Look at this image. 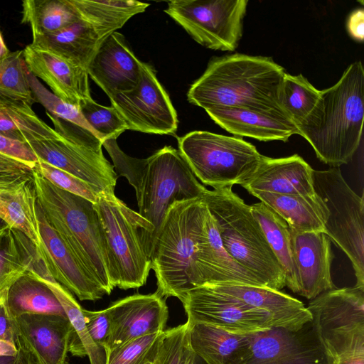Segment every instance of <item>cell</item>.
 I'll use <instances>...</instances> for the list:
<instances>
[{
  "label": "cell",
  "mask_w": 364,
  "mask_h": 364,
  "mask_svg": "<svg viewBox=\"0 0 364 364\" xmlns=\"http://www.w3.org/2000/svg\"><path fill=\"white\" fill-rule=\"evenodd\" d=\"M102 146L111 157L118 176L125 177L134 187L138 213L154 228L151 256L170 206L175 202L201 198L207 188L196 178L179 150L171 146H165L146 159L128 156L115 139L104 141Z\"/></svg>",
  "instance_id": "cell-2"
},
{
  "label": "cell",
  "mask_w": 364,
  "mask_h": 364,
  "mask_svg": "<svg viewBox=\"0 0 364 364\" xmlns=\"http://www.w3.org/2000/svg\"><path fill=\"white\" fill-rule=\"evenodd\" d=\"M187 321L164 330L156 364H192L195 353L190 348Z\"/></svg>",
  "instance_id": "cell-40"
},
{
  "label": "cell",
  "mask_w": 364,
  "mask_h": 364,
  "mask_svg": "<svg viewBox=\"0 0 364 364\" xmlns=\"http://www.w3.org/2000/svg\"><path fill=\"white\" fill-rule=\"evenodd\" d=\"M220 127L235 136L268 141H287L298 134L296 126L283 113L237 107L205 110Z\"/></svg>",
  "instance_id": "cell-25"
},
{
  "label": "cell",
  "mask_w": 364,
  "mask_h": 364,
  "mask_svg": "<svg viewBox=\"0 0 364 364\" xmlns=\"http://www.w3.org/2000/svg\"><path fill=\"white\" fill-rule=\"evenodd\" d=\"M0 136L26 144L36 139H52L58 133L41 119L31 106L0 97Z\"/></svg>",
  "instance_id": "cell-34"
},
{
  "label": "cell",
  "mask_w": 364,
  "mask_h": 364,
  "mask_svg": "<svg viewBox=\"0 0 364 364\" xmlns=\"http://www.w3.org/2000/svg\"><path fill=\"white\" fill-rule=\"evenodd\" d=\"M164 331L151 345L139 364H156L161 350Z\"/></svg>",
  "instance_id": "cell-47"
},
{
  "label": "cell",
  "mask_w": 364,
  "mask_h": 364,
  "mask_svg": "<svg viewBox=\"0 0 364 364\" xmlns=\"http://www.w3.org/2000/svg\"><path fill=\"white\" fill-rule=\"evenodd\" d=\"M247 0H173L164 12L197 43L212 49L233 51L242 35Z\"/></svg>",
  "instance_id": "cell-11"
},
{
  "label": "cell",
  "mask_w": 364,
  "mask_h": 364,
  "mask_svg": "<svg viewBox=\"0 0 364 364\" xmlns=\"http://www.w3.org/2000/svg\"><path fill=\"white\" fill-rule=\"evenodd\" d=\"M28 78L35 102L41 104L47 110V113L68 123L89 130L97 136L78 107L66 102L55 95L30 71Z\"/></svg>",
  "instance_id": "cell-38"
},
{
  "label": "cell",
  "mask_w": 364,
  "mask_h": 364,
  "mask_svg": "<svg viewBox=\"0 0 364 364\" xmlns=\"http://www.w3.org/2000/svg\"><path fill=\"white\" fill-rule=\"evenodd\" d=\"M23 50L29 71L44 81L55 95L77 107L92 98L87 70L31 44Z\"/></svg>",
  "instance_id": "cell-23"
},
{
  "label": "cell",
  "mask_w": 364,
  "mask_h": 364,
  "mask_svg": "<svg viewBox=\"0 0 364 364\" xmlns=\"http://www.w3.org/2000/svg\"><path fill=\"white\" fill-rule=\"evenodd\" d=\"M80 19L53 34L33 37L46 50L85 70L102 42L149 4L132 0H71Z\"/></svg>",
  "instance_id": "cell-8"
},
{
  "label": "cell",
  "mask_w": 364,
  "mask_h": 364,
  "mask_svg": "<svg viewBox=\"0 0 364 364\" xmlns=\"http://www.w3.org/2000/svg\"><path fill=\"white\" fill-rule=\"evenodd\" d=\"M261 226L269 247L284 273L285 286L299 293V282L291 245L290 229L286 221L262 202L250 205Z\"/></svg>",
  "instance_id": "cell-31"
},
{
  "label": "cell",
  "mask_w": 364,
  "mask_h": 364,
  "mask_svg": "<svg viewBox=\"0 0 364 364\" xmlns=\"http://www.w3.org/2000/svg\"><path fill=\"white\" fill-rule=\"evenodd\" d=\"M346 28L349 36L355 41L362 43L364 39V9L358 8L348 16Z\"/></svg>",
  "instance_id": "cell-46"
},
{
  "label": "cell",
  "mask_w": 364,
  "mask_h": 364,
  "mask_svg": "<svg viewBox=\"0 0 364 364\" xmlns=\"http://www.w3.org/2000/svg\"><path fill=\"white\" fill-rule=\"evenodd\" d=\"M6 290L0 294V340L16 345L14 319L11 318L6 305Z\"/></svg>",
  "instance_id": "cell-45"
},
{
  "label": "cell",
  "mask_w": 364,
  "mask_h": 364,
  "mask_svg": "<svg viewBox=\"0 0 364 364\" xmlns=\"http://www.w3.org/2000/svg\"><path fill=\"white\" fill-rule=\"evenodd\" d=\"M5 228V229H2V230H0V239L1 238V237L4 235V234L5 233V232L6 231V230L9 228Z\"/></svg>",
  "instance_id": "cell-53"
},
{
  "label": "cell",
  "mask_w": 364,
  "mask_h": 364,
  "mask_svg": "<svg viewBox=\"0 0 364 364\" xmlns=\"http://www.w3.org/2000/svg\"><path fill=\"white\" fill-rule=\"evenodd\" d=\"M290 234L298 275V294L312 300L336 289L331 273L334 255L330 238L324 232H298L290 229Z\"/></svg>",
  "instance_id": "cell-22"
},
{
  "label": "cell",
  "mask_w": 364,
  "mask_h": 364,
  "mask_svg": "<svg viewBox=\"0 0 364 364\" xmlns=\"http://www.w3.org/2000/svg\"><path fill=\"white\" fill-rule=\"evenodd\" d=\"M33 179L0 186V218L23 232L38 247L41 245Z\"/></svg>",
  "instance_id": "cell-29"
},
{
  "label": "cell",
  "mask_w": 364,
  "mask_h": 364,
  "mask_svg": "<svg viewBox=\"0 0 364 364\" xmlns=\"http://www.w3.org/2000/svg\"><path fill=\"white\" fill-rule=\"evenodd\" d=\"M38 172L56 187L95 203L99 194L87 183L78 178L38 160L36 166Z\"/></svg>",
  "instance_id": "cell-41"
},
{
  "label": "cell",
  "mask_w": 364,
  "mask_h": 364,
  "mask_svg": "<svg viewBox=\"0 0 364 364\" xmlns=\"http://www.w3.org/2000/svg\"><path fill=\"white\" fill-rule=\"evenodd\" d=\"M206 205L202 197L178 201L168 208L151 256L157 291L179 300L195 288V256Z\"/></svg>",
  "instance_id": "cell-7"
},
{
  "label": "cell",
  "mask_w": 364,
  "mask_h": 364,
  "mask_svg": "<svg viewBox=\"0 0 364 364\" xmlns=\"http://www.w3.org/2000/svg\"><path fill=\"white\" fill-rule=\"evenodd\" d=\"M306 308L331 355L343 352L364 337V287L325 291Z\"/></svg>",
  "instance_id": "cell-12"
},
{
  "label": "cell",
  "mask_w": 364,
  "mask_h": 364,
  "mask_svg": "<svg viewBox=\"0 0 364 364\" xmlns=\"http://www.w3.org/2000/svg\"><path fill=\"white\" fill-rule=\"evenodd\" d=\"M315 193L324 202L328 215L325 234L351 262L356 286L364 287V200L343 178L339 167L314 170Z\"/></svg>",
  "instance_id": "cell-10"
},
{
  "label": "cell",
  "mask_w": 364,
  "mask_h": 364,
  "mask_svg": "<svg viewBox=\"0 0 364 364\" xmlns=\"http://www.w3.org/2000/svg\"><path fill=\"white\" fill-rule=\"evenodd\" d=\"M38 277L53 292L71 324L69 353L74 356H87L90 364H106L107 351L105 348L97 346L90 337L82 314V308L71 292L53 277Z\"/></svg>",
  "instance_id": "cell-32"
},
{
  "label": "cell",
  "mask_w": 364,
  "mask_h": 364,
  "mask_svg": "<svg viewBox=\"0 0 364 364\" xmlns=\"http://www.w3.org/2000/svg\"><path fill=\"white\" fill-rule=\"evenodd\" d=\"M217 283L263 287L253 274L227 252L216 220L206 206L196 245L195 287Z\"/></svg>",
  "instance_id": "cell-20"
},
{
  "label": "cell",
  "mask_w": 364,
  "mask_h": 364,
  "mask_svg": "<svg viewBox=\"0 0 364 364\" xmlns=\"http://www.w3.org/2000/svg\"><path fill=\"white\" fill-rule=\"evenodd\" d=\"M113 288L136 289L146 282L151 269L153 226L114 193H104L94 203Z\"/></svg>",
  "instance_id": "cell-5"
},
{
  "label": "cell",
  "mask_w": 364,
  "mask_h": 364,
  "mask_svg": "<svg viewBox=\"0 0 364 364\" xmlns=\"http://www.w3.org/2000/svg\"><path fill=\"white\" fill-rule=\"evenodd\" d=\"M41 245L38 254L53 278L81 301H96L105 295L102 287L82 266L36 203Z\"/></svg>",
  "instance_id": "cell-17"
},
{
  "label": "cell",
  "mask_w": 364,
  "mask_h": 364,
  "mask_svg": "<svg viewBox=\"0 0 364 364\" xmlns=\"http://www.w3.org/2000/svg\"><path fill=\"white\" fill-rule=\"evenodd\" d=\"M284 73L269 57L234 53L213 58L190 87L187 99L205 110L237 107L284 114L278 102Z\"/></svg>",
  "instance_id": "cell-1"
},
{
  "label": "cell",
  "mask_w": 364,
  "mask_h": 364,
  "mask_svg": "<svg viewBox=\"0 0 364 364\" xmlns=\"http://www.w3.org/2000/svg\"><path fill=\"white\" fill-rule=\"evenodd\" d=\"M202 198L216 220L222 243L230 256L263 287L277 291L284 287V271L250 205L231 187L207 189Z\"/></svg>",
  "instance_id": "cell-6"
},
{
  "label": "cell",
  "mask_w": 364,
  "mask_h": 364,
  "mask_svg": "<svg viewBox=\"0 0 364 364\" xmlns=\"http://www.w3.org/2000/svg\"><path fill=\"white\" fill-rule=\"evenodd\" d=\"M10 53L11 51L7 48L0 31V62L6 58Z\"/></svg>",
  "instance_id": "cell-50"
},
{
  "label": "cell",
  "mask_w": 364,
  "mask_h": 364,
  "mask_svg": "<svg viewBox=\"0 0 364 364\" xmlns=\"http://www.w3.org/2000/svg\"><path fill=\"white\" fill-rule=\"evenodd\" d=\"M23 50L11 52L0 62V97L23 102L31 106L35 103L30 87Z\"/></svg>",
  "instance_id": "cell-37"
},
{
  "label": "cell",
  "mask_w": 364,
  "mask_h": 364,
  "mask_svg": "<svg viewBox=\"0 0 364 364\" xmlns=\"http://www.w3.org/2000/svg\"><path fill=\"white\" fill-rule=\"evenodd\" d=\"M6 305L11 318L24 314H48L67 316L51 289L28 272L6 290Z\"/></svg>",
  "instance_id": "cell-30"
},
{
  "label": "cell",
  "mask_w": 364,
  "mask_h": 364,
  "mask_svg": "<svg viewBox=\"0 0 364 364\" xmlns=\"http://www.w3.org/2000/svg\"><path fill=\"white\" fill-rule=\"evenodd\" d=\"M252 335L244 364H333L312 318L298 328L272 326Z\"/></svg>",
  "instance_id": "cell-14"
},
{
  "label": "cell",
  "mask_w": 364,
  "mask_h": 364,
  "mask_svg": "<svg viewBox=\"0 0 364 364\" xmlns=\"http://www.w3.org/2000/svg\"><path fill=\"white\" fill-rule=\"evenodd\" d=\"M187 323L190 348L206 364H244L250 356L252 332L234 333L210 324Z\"/></svg>",
  "instance_id": "cell-27"
},
{
  "label": "cell",
  "mask_w": 364,
  "mask_h": 364,
  "mask_svg": "<svg viewBox=\"0 0 364 364\" xmlns=\"http://www.w3.org/2000/svg\"><path fill=\"white\" fill-rule=\"evenodd\" d=\"M314 169L298 154L284 158L265 156L253 173L240 186L250 193L269 192L284 195H314Z\"/></svg>",
  "instance_id": "cell-24"
},
{
  "label": "cell",
  "mask_w": 364,
  "mask_h": 364,
  "mask_svg": "<svg viewBox=\"0 0 364 364\" xmlns=\"http://www.w3.org/2000/svg\"><path fill=\"white\" fill-rule=\"evenodd\" d=\"M180 301L189 323L210 324L234 333H248L277 326L267 312L223 294L209 284L190 289Z\"/></svg>",
  "instance_id": "cell-15"
},
{
  "label": "cell",
  "mask_w": 364,
  "mask_h": 364,
  "mask_svg": "<svg viewBox=\"0 0 364 364\" xmlns=\"http://www.w3.org/2000/svg\"><path fill=\"white\" fill-rule=\"evenodd\" d=\"M177 140L178 150L196 178L213 189L240 185L263 156L242 138L208 131H193Z\"/></svg>",
  "instance_id": "cell-9"
},
{
  "label": "cell",
  "mask_w": 364,
  "mask_h": 364,
  "mask_svg": "<svg viewBox=\"0 0 364 364\" xmlns=\"http://www.w3.org/2000/svg\"><path fill=\"white\" fill-rule=\"evenodd\" d=\"M109 100L128 129L175 135L177 113L149 64L142 62L139 82L134 90L116 94Z\"/></svg>",
  "instance_id": "cell-13"
},
{
  "label": "cell",
  "mask_w": 364,
  "mask_h": 364,
  "mask_svg": "<svg viewBox=\"0 0 364 364\" xmlns=\"http://www.w3.org/2000/svg\"><path fill=\"white\" fill-rule=\"evenodd\" d=\"M141 64L124 36L115 31L100 45L87 68L88 75L110 98L134 90L139 82Z\"/></svg>",
  "instance_id": "cell-21"
},
{
  "label": "cell",
  "mask_w": 364,
  "mask_h": 364,
  "mask_svg": "<svg viewBox=\"0 0 364 364\" xmlns=\"http://www.w3.org/2000/svg\"><path fill=\"white\" fill-rule=\"evenodd\" d=\"M364 119V70L351 63L320 99L307 119L297 127L317 158L331 167L349 163L357 151Z\"/></svg>",
  "instance_id": "cell-3"
},
{
  "label": "cell",
  "mask_w": 364,
  "mask_h": 364,
  "mask_svg": "<svg viewBox=\"0 0 364 364\" xmlns=\"http://www.w3.org/2000/svg\"><path fill=\"white\" fill-rule=\"evenodd\" d=\"M14 355H0V364H33L29 355L21 348Z\"/></svg>",
  "instance_id": "cell-48"
},
{
  "label": "cell",
  "mask_w": 364,
  "mask_h": 364,
  "mask_svg": "<svg viewBox=\"0 0 364 364\" xmlns=\"http://www.w3.org/2000/svg\"><path fill=\"white\" fill-rule=\"evenodd\" d=\"M107 309L111 321L107 353L134 339L163 332L168 317L165 298L157 291L127 296Z\"/></svg>",
  "instance_id": "cell-18"
},
{
  "label": "cell",
  "mask_w": 364,
  "mask_h": 364,
  "mask_svg": "<svg viewBox=\"0 0 364 364\" xmlns=\"http://www.w3.org/2000/svg\"><path fill=\"white\" fill-rule=\"evenodd\" d=\"M250 194L282 217L291 230L325 233L328 211L316 193L303 196L253 192Z\"/></svg>",
  "instance_id": "cell-28"
},
{
  "label": "cell",
  "mask_w": 364,
  "mask_h": 364,
  "mask_svg": "<svg viewBox=\"0 0 364 364\" xmlns=\"http://www.w3.org/2000/svg\"><path fill=\"white\" fill-rule=\"evenodd\" d=\"M192 364H206L205 361L195 354Z\"/></svg>",
  "instance_id": "cell-51"
},
{
  "label": "cell",
  "mask_w": 364,
  "mask_h": 364,
  "mask_svg": "<svg viewBox=\"0 0 364 364\" xmlns=\"http://www.w3.org/2000/svg\"><path fill=\"white\" fill-rule=\"evenodd\" d=\"M321 90L301 74L284 73L278 95V102L285 115L298 127L315 109Z\"/></svg>",
  "instance_id": "cell-36"
},
{
  "label": "cell",
  "mask_w": 364,
  "mask_h": 364,
  "mask_svg": "<svg viewBox=\"0 0 364 364\" xmlns=\"http://www.w3.org/2000/svg\"><path fill=\"white\" fill-rule=\"evenodd\" d=\"M14 319L16 346L33 364H68L71 324L67 316L24 314Z\"/></svg>",
  "instance_id": "cell-19"
},
{
  "label": "cell",
  "mask_w": 364,
  "mask_h": 364,
  "mask_svg": "<svg viewBox=\"0 0 364 364\" xmlns=\"http://www.w3.org/2000/svg\"><path fill=\"white\" fill-rule=\"evenodd\" d=\"M18 352V348L16 345L0 340V355H14Z\"/></svg>",
  "instance_id": "cell-49"
},
{
  "label": "cell",
  "mask_w": 364,
  "mask_h": 364,
  "mask_svg": "<svg viewBox=\"0 0 364 364\" xmlns=\"http://www.w3.org/2000/svg\"><path fill=\"white\" fill-rule=\"evenodd\" d=\"M78 107L102 143L107 139H117L128 129L124 121L112 106L101 105L90 98L81 102Z\"/></svg>",
  "instance_id": "cell-39"
},
{
  "label": "cell",
  "mask_w": 364,
  "mask_h": 364,
  "mask_svg": "<svg viewBox=\"0 0 364 364\" xmlns=\"http://www.w3.org/2000/svg\"><path fill=\"white\" fill-rule=\"evenodd\" d=\"M161 333L139 337L113 349L107 353L106 364H139Z\"/></svg>",
  "instance_id": "cell-42"
},
{
  "label": "cell",
  "mask_w": 364,
  "mask_h": 364,
  "mask_svg": "<svg viewBox=\"0 0 364 364\" xmlns=\"http://www.w3.org/2000/svg\"><path fill=\"white\" fill-rule=\"evenodd\" d=\"M22 9L21 22L30 25L33 37L53 34L80 19L71 0H25Z\"/></svg>",
  "instance_id": "cell-35"
},
{
  "label": "cell",
  "mask_w": 364,
  "mask_h": 364,
  "mask_svg": "<svg viewBox=\"0 0 364 364\" xmlns=\"http://www.w3.org/2000/svg\"><path fill=\"white\" fill-rule=\"evenodd\" d=\"M0 154L23 162L33 168L38 163V158L26 144L0 136Z\"/></svg>",
  "instance_id": "cell-44"
},
{
  "label": "cell",
  "mask_w": 364,
  "mask_h": 364,
  "mask_svg": "<svg viewBox=\"0 0 364 364\" xmlns=\"http://www.w3.org/2000/svg\"><path fill=\"white\" fill-rule=\"evenodd\" d=\"M36 201L49 224L97 280L105 294L111 284L104 242L94 203L62 190L45 178L35 167Z\"/></svg>",
  "instance_id": "cell-4"
},
{
  "label": "cell",
  "mask_w": 364,
  "mask_h": 364,
  "mask_svg": "<svg viewBox=\"0 0 364 364\" xmlns=\"http://www.w3.org/2000/svg\"><path fill=\"white\" fill-rule=\"evenodd\" d=\"M7 228H9L7 224L2 219L0 218V230L5 229Z\"/></svg>",
  "instance_id": "cell-52"
},
{
  "label": "cell",
  "mask_w": 364,
  "mask_h": 364,
  "mask_svg": "<svg viewBox=\"0 0 364 364\" xmlns=\"http://www.w3.org/2000/svg\"><path fill=\"white\" fill-rule=\"evenodd\" d=\"M82 314L90 337L97 346L105 348L111 326L107 309L89 311L82 308Z\"/></svg>",
  "instance_id": "cell-43"
},
{
  "label": "cell",
  "mask_w": 364,
  "mask_h": 364,
  "mask_svg": "<svg viewBox=\"0 0 364 364\" xmlns=\"http://www.w3.org/2000/svg\"><path fill=\"white\" fill-rule=\"evenodd\" d=\"M26 144L38 160L64 171L89 184L98 194L114 193L118 175L102 151L75 143L58 134Z\"/></svg>",
  "instance_id": "cell-16"
},
{
  "label": "cell",
  "mask_w": 364,
  "mask_h": 364,
  "mask_svg": "<svg viewBox=\"0 0 364 364\" xmlns=\"http://www.w3.org/2000/svg\"><path fill=\"white\" fill-rule=\"evenodd\" d=\"M209 285L250 306L267 312L277 326L298 328L311 319L310 312L301 301L280 291L240 284Z\"/></svg>",
  "instance_id": "cell-26"
},
{
  "label": "cell",
  "mask_w": 364,
  "mask_h": 364,
  "mask_svg": "<svg viewBox=\"0 0 364 364\" xmlns=\"http://www.w3.org/2000/svg\"><path fill=\"white\" fill-rule=\"evenodd\" d=\"M41 262L33 242L21 231L9 228L0 239V294Z\"/></svg>",
  "instance_id": "cell-33"
}]
</instances>
